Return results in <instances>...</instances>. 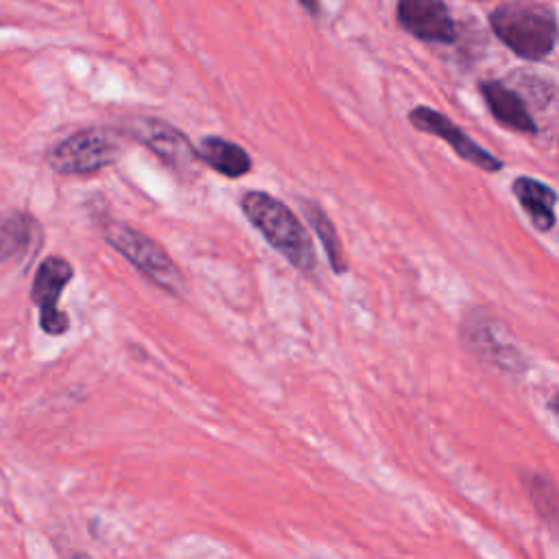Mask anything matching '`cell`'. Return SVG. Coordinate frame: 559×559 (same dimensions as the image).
I'll return each instance as SVG.
<instances>
[{
    "instance_id": "cell-4",
    "label": "cell",
    "mask_w": 559,
    "mask_h": 559,
    "mask_svg": "<svg viewBox=\"0 0 559 559\" xmlns=\"http://www.w3.org/2000/svg\"><path fill=\"white\" fill-rule=\"evenodd\" d=\"M103 238L116 251H120L142 275H146L151 282H155L164 290L179 293L183 288V277H181L177 264L146 234H142L124 223H118V221H105Z\"/></svg>"
},
{
    "instance_id": "cell-13",
    "label": "cell",
    "mask_w": 559,
    "mask_h": 559,
    "mask_svg": "<svg viewBox=\"0 0 559 559\" xmlns=\"http://www.w3.org/2000/svg\"><path fill=\"white\" fill-rule=\"evenodd\" d=\"M304 212H306V218L310 221L314 234L319 236L325 253H328V260L332 264V269L336 273H345L347 269V262H345V255H343V249H341V240L336 236V229L330 221V216L314 203V201H308L304 203Z\"/></svg>"
},
{
    "instance_id": "cell-3",
    "label": "cell",
    "mask_w": 559,
    "mask_h": 559,
    "mask_svg": "<svg viewBox=\"0 0 559 559\" xmlns=\"http://www.w3.org/2000/svg\"><path fill=\"white\" fill-rule=\"evenodd\" d=\"M122 155L118 133L107 129H81L55 144L46 162L59 175H90L116 164Z\"/></svg>"
},
{
    "instance_id": "cell-1",
    "label": "cell",
    "mask_w": 559,
    "mask_h": 559,
    "mask_svg": "<svg viewBox=\"0 0 559 559\" xmlns=\"http://www.w3.org/2000/svg\"><path fill=\"white\" fill-rule=\"evenodd\" d=\"M240 207L251 225L264 236V240L282 253L301 273H312L317 266L312 240L301 221L290 212L288 205L275 197L251 190L240 199Z\"/></svg>"
},
{
    "instance_id": "cell-11",
    "label": "cell",
    "mask_w": 559,
    "mask_h": 559,
    "mask_svg": "<svg viewBox=\"0 0 559 559\" xmlns=\"http://www.w3.org/2000/svg\"><path fill=\"white\" fill-rule=\"evenodd\" d=\"M197 155L212 170H216L225 177H231V179L242 177L251 170L249 153L242 146H238L236 142H229L225 138H216V135L203 138L197 148Z\"/></svg>"
},
{
    "instance_id": "cell-2",
    "label": "cell",
    "mask_w": 559,
    "mask_h": 559,
    "mask_svg": "<svg viewBox=\"0 0 559 559\" xmlns=\"http://www.w3.org/2000/svg\"><path fill=\"white\" fill-rule=\"evenodd\" d=\"M489 24L502 44L528 61L548 57L557 41L555 11L533 0L502 2L491 11Z\"/></svg>"
},
{
    "instance_id": "cell-5",
    "label": "cell",
    "mask_w": 559,
    "mask_h": 559,
    "mask_svg": "<svg viewBox=\"0 0 559 559\" xmlns=\"http://www.w3.org/2000/svg\"><path fill=\"white\" fill-rule=\"evenodd\" d=\"M144 146H148L179 179L190 181L199 175V155L190 140L175 127L162 120L140 118L127 131Z\"/></svg>"
},
{
    "instance_id": "cell-9",
    "label": "cell",
    "mask_w": 559,
    "mask_h": 559,
    "mask_svg": "<svg viewBox=\"0 0 559 559\" xmlns=\"http://www.w3.org/2000/svg\"><path fill=\"white\" fill-rule=\"evenodd\" d=\"M480 94L485 98V105L489 107V111L493 114V118L498 122H502L504 127H511L520 133H537V124L531 118L522 96L507 87L500 81H483L480 83Z\"/></svg>"
},
{
    "instance_id": "cell-7",
    "label": "cell",
    "mask_w": 559,
    "mask_h": 559,
    "mask_svg": "<svg viewBox=\"0 0 559 559\" xmlns=\"http://www.w3.org/2000/svg\"><path fill=\"white\" fill-rule=\"evenodd\" d=\"M408 120L411 124L417 129V131H424V133H430V135H437L441 138L443 142L450 144V148L465 162H469L472 166L480 168V170H487V173H498L502 168V159L493 157L489 151H485L478 142H474L469 135H465V131L461 127H456L445 114L432 109V107H426V105H419V107H413L411 114H408Z\"/></svg>"
},
{
    "instance_id": "cell-6",
    "label": "cell",
    "mask_w": 559,
    "mask_h": 559,
    "mask_svg": "<svg viewBox=\"0 0 559 559\" xmlns=\"http://www.w3.org/2000/svg\"><path fill=\"white\" fill-rule=\"evenodd\" d=\"M72 275H74L72 264L59 255H48L37 266L33 286H31V299L39 310V328L46 334L59 336L70 328L68 314L59 310V297L66 284L72 280Z\"/></svg>"
},
{
    "instance_id": "cell-10",
    "label": "cell",
    "mask_w": 559,
    "mask_h": 559,
    "mask_svg": "<svg viewBox=\"0 0 559 559\" xmlns=\"http://www.w3.org/2000/svg\"><path fill=\"white\" fill-rule=\"evenodd\" d=\"M513 194L539 231H550L555 227L557 192L550 186L533 177H518L513 181Z\"/></svg>"
},
{
    "instance_id": "cell-15",
    "label": "cell",
    "mask_w": 559,
    "mask_h": 559,
    "mask_svg": "<svg viewBox=\"0 0 559 559\" xmlns=\"http://www.w3.org/2000/svg\"><path fill=\"white\" fill-rule=\"evenodd\" d=\"M72 559H90V557H85V555H74Z\"/></svg>"
},
{
    "instance_id": "cell-8",
    "label": "cell",
    "mask_w": 559,
    "mask_h": 559,
    "mask_svg": "<svg viewBox=\"0 0 559 559\" xmlns=\"http://www.w3.org/2000/svg\"><path fill=\"white\" fill-rule=\"evenodd\" d=\"M397 24L417 39L452 44L456 37L454 20L443 0H397Z\"/></svg>"
},
{
    "instance_id": "cell-14",
    "label": "cell",
    "mask_w": 559,
    "mask_h": 559,
    "mask_svg": "<svg viewBox=\"0 0 559 559\" xmlns=\"http://www.w3.org/2000/svg\"><path fill=\"white\" fill-rule=\"evenodd\" d=\"M310 15H319L321 13V2L319 0H297Z\"/></svg>"
},
{
    "instance_id": "cell-12",
    "label": "cell",
    "mask_w": 559,
    "mask_h": 559,
    "mask_svg": "<svg viewBox=\"0 0 559 559\" xmlns=\"http://www.w3.org/2000/svg\"><path fill=\"white\" fill-rule=\"evenodd\" d=\"M37 236L35 221L17 210L0 214V264L22 255Z\"/></svg>"
}]
</instances>
